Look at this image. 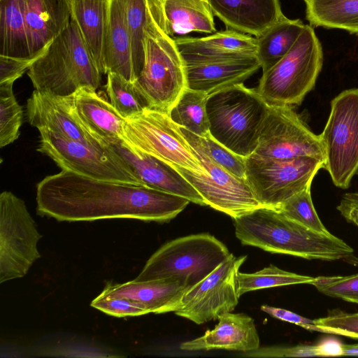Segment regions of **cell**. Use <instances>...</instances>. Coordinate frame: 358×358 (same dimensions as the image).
Wrapping results in <instances>:
<instances>
[{
	"label": "cell",
	"instance_id": "cell-34",
	"mask_svg": "<svg viewBox=\"0 0 358 358\" xmlns=\"http://www.w3.org/2000/svg\"><path fill=\"white\" fill-rule=\"evenodd\" d=\"M131 42L132 61L136 79L144 62L145 28L148 17L147 0H121Z\"/></svg>",
	"mask_w": 358,
	"mask_h": 358
},
{
	"label": "cell",
	"instance_id": "cell-36",
	"mask_svg": "<svg viewBox=\"0 0 358 358\" xmlns=\"http://www.w3.org/2000/svg\"><path fill=\"white\" fill-rule=\"evenodd\" d=\"M23 110L13 91V87L0 86V147L16 141L22 124Z\"/></svg>",
	"mask_w": 358,
	"mask_h": 358
},
{
	"label": "cell",
	"instance_id": "cell-32",
	"mask_svg": "<svg viewBox=\"0 0 358 358\" xmlns=\"http://www.w3.org/2000/svg\"><path fill=\"white\" fill-rule=\"evenodd\" d=\"M315 277L284 271L270 264L252 273L238 271L236 275V289L239 297L248 292L298 284H311Z\"/></svg>",
	"mask_w": 358,
	"mask_h": 358
},
{
	"label": "cell",
	"instance_id": "cell-18",
	"mask_svg": "<svg viewBox=\"0 0 358 358\" xmlns=\"http://www.w3.org/2000/svg\"><path fill=\"white\" fill-rule=\"evenodd\" d=\"M175 43L185 64L256 57L257 39L227 29L201 38H177Z\"/></svg>",
	"mask_w": 358,
	"mask_h": 358
},
{
	"label": "cell",
	"instance_id": "cell-42",
	"mask_svg": "<svg viewBox=\"0 0 358 358\" xmlns=\"http://www.w3.org/2000/svg\"><path fill=\"white\" fill-rule=\"evenodd\" d=\"M32 62L0 55V86L13 87L14 82L29 70Z\"/></svg>",
	"mask_w": 358,
	"mask_h": 358
},
{
	"label": "cell",
	"instance_id": "cell-20",
	"mask_svg": "<svg viewBox=\"0 0 358 358\" xmlns=\"http://www.w3.org/2000/svg\"><path fill=\"white\" fill-rule=\"evenodd\" d=\"M31 58L35 60L69 25L71 0H21Z\"/></svg>",
	"mask_w": 358,
	"mask_h": 358
},
{
	"label": "cell",
	"instance_id": "cell-47",
	"mask_svg": "<svg viewBox=\"0 0 358 358\" xmlns=\"http://www.w3.org/2000/svg\"><path fill=\"white\" fill-rule=\"evenodd\" d=\"M203 1H207V0H203ZM207 2H208V1H207Z\"/></svg>",
	"mask_w": 358,
	"mask_h": 358
},
{
	"label": "cell",
	"instance_id": "cell-45",
	"mask_svg": "<svg viewBox=\"0 0 358 358\" xmlns=\"http://www.w3.org/2000/svg\"><path fill=\"white\" fill-rule=\"evenodd\" d=\"M343 345L338 339L333 337L323 338L315 345L317 357L343 356Z\"/></svg>",
	"mask_w": 358,
	"mask_h": 358
},
{
	"label": "cell",
	"instance_id": "cell-8",
	"mask_svg": "<svg viewBox=\"0 0 358 358\" xmlns=\"http://www.w3.org/2000/svg\"><path fill=\"white\" fill-rule=\"evenodd\" d=\"M182 132L207 173H199L171 165L200 194L206 206L238 217L263 207L256 199L245 178H239L217 164L208 155L200 136L183 127Z\"/></svg>",
	"mask_w": 358,
	"mask_h": 358
},
{
	"label": "cell",
	"instance_id": "cell-30",
	"mask_svg": "<svg viewBox=\"0 0 358 358\" xmlns=\"http://www.w3.org/2000/svg\"><path fill=\"white\" fill-rule=\"evenodd\" d=\"M310 25L358 33V0H303Z\"/></svg>",
	"mask_w": 358,
	"mask_h": 358
},
{
	"label": "cell",
	"instance_id": "cell-46",
	"mask_svg": "<svg viewBox=\"0 0 358 358\" xmlns=\"http://www.w3.org/2000/svg\"><path fill=\"white\" fill-rule=\"evenodd\" d=\"M343 356H358V343L343 345Z\"/></svg>",
	"mask_w": 358,
	"mask_h": 358
},
{
	"label": "cell",
	"instance_id": "cell-24",
	"mask_svg": "<svg viewBox=\"0 0 358 358\" xmlns=\"http://www.w3.org/2000/svg\"><path fill=\"white\" fill-rule=\"evenodd\" d=\"M185 64L187 88L208 96L243 83L260 67L257 57Z\"/></svg>",
	"mask_w": 358,
	"mask_h": 358
},
{
	"label": "cell",
	"instance_id": "cell-21",
	"mask_svg": "<svg viewBox=\"0 0 358 358\" xmlns=\"http://www.w3.org/2000/svg\"><path fill=\"white\" fill-rule=\"evenodd\" d=\"M214 329L195 339L180 345L185 351L210 350L250 352L260 347L254 320L244 313H227L218 319Z\"/></svg>",
	"mask_w": 358,
	"mask_h": 358
},
{
	"label": "cell",
	"instance_id": "cell-22",
	"mask_svg": "<svg viewBox=\"0 0 358 358\" xmlns=\"http://www.w3.org/2000/svg\"><path fill=\"white\" fill-rule=\"evenodd\" d=\"M228 28L257 37L282 18L279 0H207Z\"/></svg>",
	"mask_w": 358,
	"mask_h": 358
},
{
	"label": "cell",
	"instance_id": "cell-26",
	"mask_svg": "<svg viewBox=\"0 0 358 358\" xmlns=\"http://www.w3.org/2000/svg\"><path fill=\"white\" fill-rule=\"evenodd\" d=\"M117 73L135 81L131 42L121 0H110L103 50V73Z\"/></svg>",
	"mask_w": 358,
	"mask_h": 358
},
{
	"label": "cell",
	"instance_id": "cell-7",
	"mask_svg": "<svg viewBox=\"0 0 358 358\" xmlns=\"http://www.w3.org/2000/svg\"><path fill=\"white\" fill-rule=\"evenodd\" d=\"M231 254L222 242L209 234L180 237L166 243L154 252L134 280L171 278L190 288Z\"/></svg>",
	"mask_w": 358,
	"mask_h": 358
},
{
	"label": "cell",
	"instance_id": "cell-11",
	"mask_svg": "<svg viewBox=\"0 0 358 358\" xmlns=\"http://www.w3.org/2000/svg\"><path fill=\"white\" fill-rule=\"evenodd\" d=\"M123 143L169 165L207 173L180 127L167 113L146 108L126 118Z\"/></svg>",
	"mask_w": 358,
	"mask_h": 358
},
{
	"label": "cell",
	"instance_id": "cell-14",
	"mask_svg": "<svg viewBox=\"0 0 358 358\" xmlns=\"http://www.w3.org/2000/svg\"><path fill=\"white\" fill-rule=\"evenodd\" d=\"M246 255L233 254L199 282L187 289L173 311L197 324L217 320L232 312L238 303L236 275Z\"/></svg>",
	"mask_w": 358,
	"mask_h": 358
},
{
	"label": "cell",
	"instance_id": "cell-10",
	"mask_svg": "<svg viewBox=\"0 0 358 358\" xmlns=\"http://www.w3.org/2000/svg\"><path fill=\"white\" fill-rule=\"evenodd\" d=\"M319 136L325 154L323 168L336 187L348 188L358 172V88L344 90L333 99Z\"/></svg>",
	"mask_w": 358,
	"mask_h": 358
},
{
	"label": "cell",
	"instance_id": "cell-4",
	"mask_svg": "<svg viewBox=\"0 0 358 358\" xmlns=\"http://www.w3.org/2000/svg\"><path fill=\"white\" fill-rule=\"evenodd\" d=\"M269 106L257 90L243 83L209 94L206 111L211 136L233 152L246 158L253 154Z\"/></svg>",
	"mask_w": 358,
	"mask_h": 358
},
{
	"label": "cell",
	"instance_id": "cell-3",
	"mask_svg": "<svg viewBox=\"0 0 358 358\" xmlns=\"http://www.w3.org/2000/svg\"><path fill=\"white\" fill-rule=\"evenodd\" d=\"M27 75L35 90L65 96L82 87L97 90L103 73L71 18L67 27L32 62Z\"/></svg>",
	"mask_w": 358,
	"mask_h": 358
},
{
	"label": "cell",
	"instance_id": "cell-13",
	"mask_svg": "<svg viewBox=\"0 0 358 358\" xmlns=\"http://www.w3.org/2000/svg\"><path fill=\"white\" fill-rule=\"evenodd\" d=\"M42 235L24 201L10 191L0 194V283L24 277L41 257Z\"/></svg>",
	"mask_w": 358,
	"mask_h": 358
},
{
	"label": "cell",
	"instance_id": "cell-9",
	"mask_svg": "<svg viewBox=\"0 0 358 358\" xmlns=\"http://www.w3.org/2000/svg\"><path fill=\"white\" fill-rule=\"evenodd\" d=\"M37 151L52 159L61 169L95 180L146 186L129 164L113 147H96L40 131Z\"/></svg>",
	"mask_w": 358,
	"mask_h": 358
},
{
	"label": "cell",
	"instance_id": "cell-27",
	"mask_svg": "<svg viewBox=\"0 0 358 358\" xmlns=\"http://www.w3.org/2000/svg\"><path fill=\"white\" fill-rule=\"evenodd\" d=\"M110 0H71V18L103 73V50Z\"/></svg>",
	"mask_w": 358,
	"mask_h": 358
},
{
	"label": "cell",
	"instance_id": "cell-41",
	"mask_svg": "<svg viewBox=\"0 0 358 358\" xmlns=\"http://www.w3.org/2000/svg\"><path fill=\"white\" fill-rule=\"evenodd\" d=\"M248 357H317L315 345H296L294 346H272L259 348L244 352Z\"/></svg>",
	"mask_w": 358,
	"mask_h": 358
},
{
	"label": "cell",
	"instance_id": "cell-12",
	"mask_svg": "<svg viewBox=\"0 0 358 358\" xmlns=\"http://www.w3.org/2000/svg\"><path fill=\"white\" fill-rule=\"evenodd\" d=\"M324 164L310 157L275 159L253 153L245 158V178L262 206L277 210L289 198L310 187Z\"/></svg>",
	"mask_w": 358,
	"mask_h": 358
},
{
	"label": "cell",
	"instance_id": "cell-35",
	"mask_svg": "<svg viewBox=\"0 0 358 358\" xmlns=\"http://www.w3.org/2000/svg\"><path fill=\"white\" fill-rule=\"evenodd\" d=\"M277 210L313 231L327 235L331 234L315 209L310 194V187L289 198L279 206Z\"/></svg>",
	"mask_w": 358,
	"mask_h": 358
},
{
	"label": "cell",
	"instance_id": "cell-38",
	"mask_svg": "<svg viewBox=\"0 0 358 358\" xmlns=\"http://www.w3.org/2000/svg\"><path fill=\"white\" fill-rule=\"evenodd\" d=\"M210 157L220 166L239 178H245V158L236 155L209 134L200 137Z\"/></svg>",
	"mask_w": 358,
	"mask_h": 358
},
{
	"label": "cell",
	"instance_id": "cell-19",
	"mask_svg": "<svg viewBox=\"0 0 358 358\" xmlns=\"http://www.w3.org/2000/svg\"><path fill=\"white\" fill-rule=\"evenodd\" d=\"M112 146L129 164L146 186L184 197L201 206H206L196 189L171 165L131 148L124 143Z\"/></svg>",
	"mask_w": 358,
	"mask_h": 358
},
{
	"label": "cell",
	"instance_id": "cell-16",
	"mask_svg": "<svg viewBox=\"0 0 358 358\" xmlns=\"http://www.w3.org/2000/svg\"><path fill=\"white\" fill-rule=\"evenodd\" d=\"M27 117L30 124L63 138L96 147H110L91 132L75 113L71 95L57 96L34 90L27 99Z\"/></svg>",
	"mask_w": 358,
	"mask_h": 358
},
{
	"label": "cell",
	"instance_id": "cell-31",
	"mask_svg": "<svg viewBox=\"0 0 358 358\" xmlns=\"http://www.w3.org/2000/svg\"><path fill=\"white\" fill-rule=\"evenodd\" d=\"M207 97L203 92L187 88L170 110L171 118L180 127L205 137L210 134Z\"/></svg>",
	"mask_w": 358,
	"mask_h": 358
},
{
	"label": "cell",
	"instance_id": "cell-39",
	"mask_svg": "<svg viewBox=\"0 0 358 358\" xmlns=\"http://www.w3.org/2000/svg\"><path fill=\"white\" fill-rule=\"evenodd\" d=\"M314 322L317 327L325 328L329 334L358 338V313H349L334 309L325 317L315 319Z\"/></svg>",
	"mask_w": 358,
	"mask_h": 358
},
{
	"label": "cell",
	"instance_id": "cell-44",
	"mask_svg": "<svg viewBox=\"0 0 358 358\" xmlns=\"http://www.w3.org/2000/svg\"><path fill=\"white\" fill-rule=\"evenodd\" d=\"M336 209L348 222L358 227V192L343 194Z\"/></svg>",
	"mask_w": 358,
	"mask_h": 358
},
{
	"label": "cell",
	"instance_id": "cell-1",
	"mask_svg": "<svg viewBox=\"0 0 358 358\" xmlns=\"http://www.w3.org/2000/svg\"><path fill=\"white\" fill-rule=\"evenodd\" d=\"M38 215L58 221L134 219L167 222L188 199L148 186L92 179L62 169L36 185Z\"/></svg>",
	"mask_w": 358,
	"mask_h": 358
},
{
	"label": "cell",
	"instance_id": "cell-33",
	"mask_svg": "<svg viewBox=\"0 0 358 358\" xmlns=\"http://www.w3.org/2000/svg\"><path fill=\"white\" fill-rule=\"evenodd\" d=\"M106 90L110 103L124 118L136 115L148 108L147 101L135 82L117 73H107Z\"/></svg>",
	"mask_w": 358,
	"mask_h": 358
},
{
	"label": "cell",
	"instance_id": "cell-37",
	"mask_svg": "<svg viewBox=\"0 0 358 358\" xmlns=\"http://www.w3.org/2000/svg\"><path fill=\"white\" fill-rule=\"evenodd\" d=\"M310 285L324 295L358 304V273L315 277Z\"/></svg>",
	"mask_w": 358,
	"mask_h": 358
},
{
	"label": "cell",
	"instance_id": "cell-6",
	"mask_svg": "<svg viewBox=\"0 0 358 358\" xmlns=\"http://www.w3.org/2000/svg\"><path fill=\"white\" fill-rule=\"evenodd\" d=\"M323 52L313 27H305L289 51L263 72L257 89L268 106L300 105L314 87L322 69Z\"/></svg>",
	"mask_w": 358,
	"mask_h": 358
},
{
	"label": "cell",
	"instance_id": "cell-29",
	"mask_svg": "<svg viewBox=\"0 0 358 358\" xmlns=\"http://www.w3.org/2000/svg\"><path fill=\"white\" fill-rule=\"evenodd\" d=\"M305 25L299 19L292 20L285 15L260 36L255 37L256 57L263 72L271 69L289 51Z\"/></svg>",
	"mask_w": 358,
	"mask_h": 358
},
{
	"label": "cell",
	"instance_id": "cell-5",
	"mask_svg": "<svg viewBox=\"0 0 358 358\" xmlns=\"http://www.w3.org/2000/svg\"><path fill=\"white\" fill-rule=\"evenodd\" d=\"M134 82L148 108L167 113L187 88L185 62L174 38L159 28L149 10L143 66Z\"/></svg>",
	"mask_w": 358,
	"mask_h": 358
},
{
	"label": "cell",
	"instance_id": "cell-43",
	"mask_svg": "<svg viewBox=\"0 0 358 358\" xmlns=\"http://www.w3.org/2000/svg\"><path fill=\"white\" fill-rule=\"evenodd\" d=\"M260 308L262 311L278 320L300 326L308 331L323 333L322 329L315 324L314 320L304 317L294 312L283 308H276L268 305H262Z\"/></svg>",
	"mask_w": 358,
	"mask_h": 358
},
{
	"label": "cell",
	"instance_id": "cell-40",
	"mask_svg": "<svg viewBox=\"0 0 358 358\" xmlns=\"http://www.w3.org/2000/svg\"><path fill=\"white\" fill-rule=\"evenodd\" d=\"M90 306L107 315L118 317L150 313L144 304L138 301L121 297H104L99 294L92 300Z\"/></svg>",
	"mask_w": 358,
	"mask_h": 358
},
{
	"label": "cell",
	"instance_id": "cell-17",
	"mask_svg": "<svg viewBox=\"0 0 358 358\" xmlns=\"http://www.w3.org/2000/svg\"><path fill=\"white\" fill-rule=\"evenodd\" d=\"M149 12L159 28L167 36L192 31H216L213 13L203 0H147Z\"/></svg>",
	"mask_w": 358,
	"mask_h": 358
},
{
	"label": "cell",
	"instance_id": "cell-23",
	"mask_svg": "<svg viewBox=\"0 0 358 358\" xmlns=\"http://www.w3.org/2000/svg\"><path fill=\"white\" fill-rule=\"evenodd\" d=\"M73 109L83 124L108 145L124 142L126 118L105 97L89 87L71 94Z\"/></svg>",
	"mask_w": 358,
	"mask_h": 358
},
{
	"label": "cell",
	"instance_id": "cell-2",
	"mask_svg": "<svg viewBox=\"0 0 358 358\" xmlns=\"http://www.w3.org/2000/svg\"><path fill=\"white\" fill-rule=\"evenodd\" d=\"M233 221L236 236L245 245L306 259L358 262L342 239L313 231L273 208L259 207Z\"/></svg>",
	"mask_w": 358,
	"mask_h": 358
},
{
	"label": "cell",
	"instance_id": "cell-28",
	"mask_svg": "<svg viewBox=\"0 0 358 358\" xmlns=\"http://www.w3.org/2000/svg\"><path fill=\"white\" fill-rule=\"evenodd\" d=\"M0 55L34 62L21 0H0Z\"/></svg>",
	"mask_w": 358,
	"mask_h": 358
},
{
	"label": "cell",
	"instance_id": "cell-15",
	"mask_svg": "<svg viewBox=\"0 0 358 358\" xmlns=\"http://www.w3.org/2000/svg\"><path fill=\"white\" fill-rule=\"evenodd\" d=\"M254 154L275 159L310 157L325 161L319 135L311 131L287 106H269Z\"/></svg>",
	"mask_w": 358,
	"mask_h": 358
},
{
	"label": "cell",
	"instance_id": "cell-25",
	"mask_svg": "<svg viewBox=\"0 0 358 358\" xmlns=\"http://www.w3.org/2000/svg\"><path fill=\"white\" fill-rule=\"evenodd\" d=\"M187 289L182 282L171 278L147 281L132 280L124 283L108 282L99 295L131 299L144 304L150 313L162 314L172 312Z\"/></svg>",
	"mask_w": 358,
	"mask_h": 358
}]
</instances>
